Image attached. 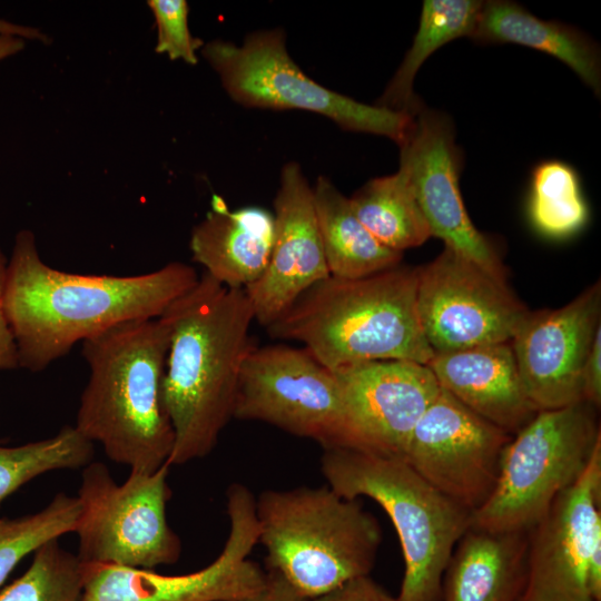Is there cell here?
Masks as SVG:
<instances>
[{"mask_svg":"<svg viewBox=\"0 0 601 601\" xmlns=\"http://www.w3.org/2000/svg\"><path fill=\"white\" fill-rule=\"evenodd\" d=\"M528 211L534 229L551 239L579 233L589 219L575 169L561 160H545L531 175Z\"/></svg>","mask_w":601,"mask_h":601,"instance_id":"484cf974","label":"cell"},{"mask_svg":"<svg viewBox=\"0 0 601 601\" xmlns=\"http://www.w3.org/2000/svg\"><path fill=\"white\" fill-rule=\"evenodd\" d=\"M234 418L270 424L311 439L323 450L370 451L334 373L304 347L276 344L250 351L240 372Z\"/></svg>","mask_w":601,"mask_h":601,"instance_id":"9c48e42d","label":"cell"},{"mask_svg":"<svg viewBox=\"0 0 601 601\" xmlns=\"http://www.w3.org/2000/svg\"><path fill=\"white\" fill-rule=\"evenodd\" d=\"M454 126L443 112L422 107L400 145V168L406 176L431 236L508 282L506 268L493 240L470 219L460 191L463 154Z\"/></svg>","mask_w":601,"mask_h":601,"instance_id":"5bb4252c","label":"cell"},{"mask_svg":"<svg viewBox=\"0 0 601 601\" xmlns=\"http://www.w3.org/2000/svg\"><path fill=\"white\" fill-rule=\"evenodd\" d=\"M598 280L556 309L528 312L511 343L523 390L538 411L584 402L583 367L601 326Z\"/></svg>","mask_w":601,"mask_h":601,"instance_id":"2e32d148","label":"cell"},{"mask_svg":"<svg viewBox=\"0 0 601 601\" xmlns=\"http://www.w3.org/2000/svg\"><path fill=\"white\" fill-rule=\"evenodd\" d=\"M8 260L0 249V370L18 367L16 344L3 311V292Z\"/></svg>","mask_w":601,"mask_h":601,"instance_id":"d6a6232c","label":"cell"},{"mask_svg":"<svg viewBox=\"0 0 601 601\" xmlns=\"http://www.w3.org/2000/svg\"><path fill=\"white\" fill-rule=\"evenodd\" d=\"M511 437L441 387L411 433L402 459L433 487L473 513L493 492Z\"/></svg>","mask_w":601,"mask_h":601,"instance_id":"4fadbf2b","label":"cell"},{"mask_svg":"<svg viewBox=\"0 0 601 601\" xmlns=\"http://www.w3.org/2000/svg\"><path fill=\"white\" fill-rule=\"evenodd\" d=\"M198 278L180 262L131 276L63 272L41 259L32 231L20 230L3 292L18 366L41 372L79 342L126 322L159 317Z\"/></svg>","mask_w":601,"mask_h":601,"instance_id":"6da1fadb","label":"cell"},{"mask_svg":"<svg viewBox=\"0 0 601 601\" xmlns=\"http://www.w3.org/2000/svg\"><path fill=\"white\" fill-rule=\"evenodd\" d=\"M229 532L220 554L207 566L167 575L104 563H82L79 601H240L265 583L266 571L249 559L258 543L255 497L243 484L227 490Z\"/></svg>","mask_w":601,"mask_h":601,"instance_id":"8fae6325","label":"cell"},{"mask_svg":"<svg viewBox=\"0 0 601 601\" xmlns=\"http://www.w3.org/2000/svg\"><path fill=\"white\" fill-rule=\"evenodd\" d=\"M255 512L267 570L308 600L373 570L382 529L358 499L328 485L266 490Z\"/></svg>","mask_w":601,"mask_h":601,"instance_id":"5b68a950","label":"cell"},{"mask_svg":"<svg viewBox=\"0 0 601 601\" xmlns=\"http://www.w3.org/2000/svg\"><path fill=\"white\" fill-rule=\"evenodd\" d=\"M240 601H311L299 594L284 578L272 570H266L264 585L255 593Z\"/></svg>","mask_w":601,"mask_h":601,"instance_id":"836d02e7","label":"cell"},{"mask_svg":"<svg viewBox=\"0 0 601 601\" xmlns=\"http://www.w3.org/2000/svg\"><path fill=\"white\" fill-rule=\"evenodd\" d=\"M349 199L364 227L384 246L403 253L431 236L428 225L405 174L368 180Z\"/></svg>","mask_w":601,"mask_h":601,"instance_id":"d4e9b609","label":"cell"},{"mask_svg":"<svg viewBox=\"0 0 601 601\" xmlns=\"http://www.w3.org/2000/svg\"><path fill=\"white\" fill-rule=\"evenodd\" d=\"M529 531L469 528L457 541L442 579V601H520Z\"/></svg>","mask_w":601,"mask_h":601,"instance_id":"44dd1931","label":"cell"},{"mask_svg":"<svg viewBox=\"0 0 601 601\" xmlns=\"http://www.w3.org/2000/svg\"><path fill=\"white\" fill-rule=\"evenodd\" d=\"M170 335L165 312L116 325L81 343L89 378L75 427L130 471H157L168 463L174 447L164 397Z\"/></svg>","mask_w":601,"mask_h":601,"instance_id":"3957f363","label":"cell"},{"mask_svg":"<svg viewBox=\"0 0 601 601\" xmlns=\"http://www.w3.org/2000/svg\"><path fill=\"white\" fill-rule=\"evenodd\" d=\"M470 37L482 43H514L545 52L565 63L600 96V50L572 26L539 19L509 0H491L483 2Z\"/></svg>","mask_w":601,"mask_h":601,"instance_id":"7402d4cb","label":"cell"},{"mask_svg":"<svg viewBox=\"0 0 601 601\" xmlns=\"http://www.w3.org/2000/svg\"><path fill=\"white\" fill-rule=\"evenodd\" d=\"M93 455V443L71 425L45 440L0 446V503L32 479L51 471L85 467Z\"/></svg>","mask_w":601,"mask_h":601,"instance_id":"4316f807","label":"cell"},{"mask_svg":"<svg viewBox=\"0 0 601 601\" xmlns=\"http://www.w3.org/2000/svg\"><path fill=\"white\" fill-rule=\"evenodd\" d=\"M274 237V217L260 207L229 210L214 196L211 210L194 227L193 260L221 285L245 288L265 272Z\"/></svg>","mask_w":601,"mask_h":601,"instance_id":"ffe728a7","label":"cell"},{"mask_svg":"<svg viewBox=\"0 0 601 601\" xmlns=\"http://www.w3.org/2000/svg\"><path fill=\"white\" fill-rule=\"evenodd\" d=\"M597 410L587 402L539 411L505 445L493 492L471 528L530 531L583 473L599 444Z\"/></svg>","mask_w":601,"mask_h":601,"instance_id":"52a82bcc","label":"cell"},{"mask_svg":"<svg viewBox=\"0 0 601 601\" xmlns=\"http://www.w3.org/2000/svg\"><path fill=\"white\" fill-rule=\"evenodd\" d=\"M416 307L434 355L510 343L529 312L508 282L447 247L417 267Z\"/></svg>","mask_w":601,"mask_h":601,"instance_id":"7c38bea8","label":"cell"},{"mask_svg":"<svg viewBox=\"0 0 601 601\" xmlns=\"http://www.w3.org/2000/svg\"><path fill=\"white\" fill-rule=\"evenodd\" d=\"M313 197L331 276L362 278L400 265L403 253L381 244L358 220L349 199L328 178H317Z\"/></svg>","mask_w":601,"mask_h":601,"instance_id":"603a6c76","label":"cell"},{"mask_svg":"<svg viewBox=\"0 0 601 601\" xmlns=\"http://www.w3.org/2000/svg\"><path fill=\"white\" fill-rule=\"evenodd\" d=\"M26 40L14 36L0 35V61L23 50Z\"/></svg>","mask_w":601,"mask_h":601,"instance_id":"d590c367","label":"cell"},{"mask_svg":"<svg viewBox=\"0 0 601 601\" xmlns=\"http://www.w3.org/2000/svg\"><path fill=\"white\" fill-rule=\"evenodd\" d=\"M427 366L443 390L510 435L539 412L523 390L511 343L435 354Z\"/></svg>","mask_w":601,"mask_h":601,"instance_id":"d6986e66","label":"cell"},{"mask_svg":"<svg viewBox=\"0 0 601 601\" xmlns=\"http://www.w3.org/2000/svg\"><path fill=\"white\" fill-rule=\"evenodd\" d=\"M482 4L479 0H425L412 46L375 105L415 116L423 107L413 91L418 69L445 43L471 36Z\"/></svg>","mask_w":601,"mask_h":601,"instance_id":"cb8c5ba5","label":"cell"},{"mask_svg":"<svg viewBox=\"0 0 601 601\" xmlns=\"http://www.w3.org/2000/svg\"><path fill=\"white\" fill-rule=\"evenodd\" d=\"M274 237L267 267L244 290L254 321L268 327L307 288L329 276L313 188L296 162L283 167L274 199Z\"/></svg>","mask_w":601,"mask_h":601,"instance_id":"e0dca14e","label":"cell"},{"mask_svg":"<svg viewBox=\"0 0 601 601\" xmlns=\"http://www.w3.org/2000/svg\"><path fill=\"white\" fill-rule=\"evenodd\" d=\"M0 35L14 36L42 43L50 42L48 36L37 28L12 23L2 19H0Z\"/></svg>","mask_w":601,"mask_h":601,"instance_id":"e575fe53","label":"cell"},{"mask_svg":"<svg viewBox=\"0 0 601 601\" xmlns=\"http://www.w3.org/2000/svg\"><path fill=\"white\" fill-rule=\"evenodd\" d=\"M583 400L595 408L601 404V326L597 329L583 367Z\"/></svg>","mask_w":601,"mask_h":601,"instance_id":"1f68e13d","label":"cell"},{"mask_svg":"<svg viewBox=\"0 0 601 601\" xmlns=\"http://www.w3.org/2000/svg\"><path fill=\"white\" fill-rule=\"evenodd\" d=\"M157 28L156 52L166 53L170 60L189 65L198 62L197 50L204 43L194 38L188 27V4L185 0L147 1Z\"/></svg>","mask_w":601,"mask_h":601,"instance_id":"f546056e","label":"cell"},{"mask_svg":"<svg viewBox=\"0 0 601 601\" xmlns=\"http://www.w3.org/2000/svg\"><path fill=\"white\" fill-rule=\"evenodd\" d=\"M417 267L397 265L362 278L328 276L303 292L267 328L302 343L334 372L367 361L427 365L434 357L416 307Z\"/></svg>","mask_w":601,"mask_h":601,"instance_id":"277c9868","label":"cell"},{"mask_svg":"<svg viewBox=\"0 0 601 601\" xmlns=\"http://www.w3.org/2000/svg\"><path fill=\"white\" fill-rule=\"evenodd\" d=\"M82 563L58 539L40 546L28 570L0 591V601H79Z\"/></svg>","mask_w":601,"mask_h":601,"instance_id":"f1b7e54d","label":"cell"},{"mask_svg":"<svg viewBox=\"0 0 601 601\" xmlns=\"http://www.w3.org/2000/svg\"><path fill=\"white\" fill-rule=\"evenodd\" d=\"M311 601H400L370 575L353 579L335 590Z\"/></svg>","mask_w":601,"mask_h":601,"instance_id":"4dcf8cb0","label":"cell"},{"mask_svg":"<svg viewBox=\"0 0 601 601\" xmlns=\"http://www.w3.org/2000/svg\"><path fill=\"white\" fill-rule=\"evenodd\" d=\"M601 444L580 477L529 531L520 601H597L589 564L601 540Z\"/></svg>","mask_w":601,"mask_h":601,"instance_id":"9a60e30c","label":"cell"},{"mask_svg":"<svg viewBox=\"0 0 601 601\" xmlns=\"http://www.w3.org/2000/svg\"><path fill=\"white\" fill-rule=\"evenodd\" d=\"M321 471L337 494L370 497L391 519L404 559L397 599L442 601L445 568L470 528L472 513L433 487L401 456L324 450Z\"/></svg>","mask_w":601,"mask_h":601,"instance_id":"8992f818","label":"cell"},{"mask_svg":"<svg viewBox=\"0 0 601 601\" xmlns=\"http://www.w3.org/2000/svg\"><path fill=\"white\" fill-rule=\"evenodd\" d=\"M348 413L371 452L401 456L441 386L427 365L367 361L333 372Z\"/></svg>","mask_w":601,"mask_h":601,"instance_id":"ac0fdd59","label":"cell"},{"mask_svg":"<svg viewBox=\"0 0 601 601\" xmlns=\"http://www.w3.org/2000/svg\"><path fill=\"white\" fill-rule=\"evenodd\" d=\"M80 514L78 496L58 493L37 513L0 519V585L24 556L51 540L76 532Z\"/></svg>","mask_w":601,"mask_h":601,"instance_id":"83f0119b","label":"cell"},{"mask_svg":"<svg viewBox=\"0 0 601 601\" xmlns=\"http://www.w3.org/2000/svg\"><path fill=\"white\" fill-rule=\"evenodd\" d=\"M169 467L165 463L152 473L130 471L120 485L101 462L83 467L76 530L81 562L154 570L178 561L181 542L166 515Z\"/></svg>","mask_w":601,"mask_h":601,"instance_id":"30bf717a","label":"cell"},{"mask_svg":"<svg viewBox=\"0 0 601 601\" xmlns=\"http://www.w3.org/2000/svg\"><path fill=\"white\" fill-rule=\"evenodd\" d=\"M171 335L164 397L174 430L169 465L208 455L234 418L242 367L255 347L252 304L243 288L203 273L166 311Z\"/></svg>","mask_w":601,"mask_h":601,"instance_id":"7a4b0ae2","label":"cell"},{"mask_svg":"<svg viewBox=\"0 0 601 601\" xmlns=\"http://www.w3.org/2000/svg\"><path fill=\"white\" fill-rule=\"evenodd\" d=\"M201 55L245 107L319 114L344 130L385 136L398 146L411 130L414 116L356 101L309 78L288 55L282 30L252 32L240 46L213 40Z\"/></svg>","mask_w":601,"mask_h":601,"instance_id":"ba28073f","label":"cell"}]
</instances>
